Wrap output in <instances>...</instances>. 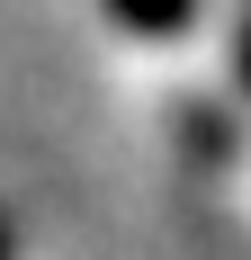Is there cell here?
I'll list each match as a JSON object with an SVG mask.
<instances>
[{
	"mask_svg": "<svg viewBox=\"0 0 251 260\" xmlns=\"http://www.w3.org/2000/svg\"><path fill=\"white\" fill-rule=\"evenodd\" d=\"M117 9L135 27H179V18H189V0H117Z\"/></svg>",
	"mask_w": 251,
	"mask_h": 260,
	"instance_id": "6da1fadb",
	"label": "cell"
}]
</instances>
